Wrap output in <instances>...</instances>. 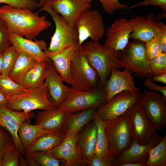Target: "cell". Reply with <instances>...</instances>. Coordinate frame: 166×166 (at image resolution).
Returning a JSON list of instances; mask_svg holds the SVG:
<instances>
[{"label": "cell", "mask_w": 166, "mask_h": 166, "mask_svg": "<svg viewBox=\"0 0 166 166\" xmlns=\"http://www.w3.org/2000/svg\"><path fill=\"white\" fill-rule=\"evenodd\" d=\"M0 19L5 22L9 32L31 40H36L41 32L51 25L45 16H40L28 9L8 5L0 7Z\"/></svg>", "instance_id": "obj_1"}, {"label": "cell", "mask_w": 166, "mask_h": 166, "mask_svg": "<svg viewBox=\"0 0 166 166\" xmlns=\"http://www.w3.org/2000/svg\"><path fill=\"white\" fill-rule=\"evenodd\" d=\"M80 50L90 66L97 72L100 80L99 86L103 88L112 70L121 67L120 51L91 41L82 44Z\"/></svg>", "instance_id": "obj_2"}, {"label": "cell", "mask_w": 166, "mask_h": 166, "mask_svg": "<svg viewBox=\"0 0 166 166\" xmlns=\"http://www.w3.org/2000/svg\"><path fill=\"white\" fill-rule=\"evenodd\" d=\"M105 132L109 152L117 158L130 147L133 140L129 113L105 121Z\"/></svg>", "instance_id": "obj_3"}, {"label": "cell", "mask_w": 166, "mask_h": 166, "mask_svg": "<svg viewBox=\"0 0 166 166\" xmlns=\"http://www.w3.org/2000/svg\"><path fill=\"white\" fill-rule=\"evenodd\" d=\"M119 59L121 67L127 69L137 77L152 79L154 75L146 56L144 42L136 40L129 42L120 51Z\"/></svg>", "instance_id": "obj_4"}, {"label": "cell", "mask_w": 166, "mask_h": 166, "mask_svg": "<svg viewBox=\"0 0 166 166\" xmlns=\"http://www.w3.org/2000/svg\"><path fill=\"white\" fill-rule=\"evenodd\" d=\"M71 89L75 91L91 90L97 87L99 77L80 49L74 53L70 66Z\"/></svg>", "instance_id": "obj_5"}, {"label": "cell", "mask_w": 166, "mask_h": 166, "mask_svg": "<svg viewBox=\"0 0 166 166\" xmlns=\"http://www.w3.org/2000/svg\"><path fill=\"white\" fill-rule=\"evenodd\" d=\"M6 106L12 110L25 112L54 108L49 99L47 88L44 84L22 93L9 96Z\"/></svg>", "instance_id": "obj_6"}, {"label": "cell", "mask_w": 166, "mask_h": 166, "mask_svg": "<svg viewBox=\"0 0 166 166\" xmlns=\"http://www.w3.org/2000/svg\"><path fill=\"white\" fill-rule=\"evenodd\" d=\"M106 93L98 86L88 91H73L57 108L67 113H75L95 108L97 109L106 103Z\"/></svg>", "instance_id": "obj_7"}, {"label": "cell", "mask_w": 166, "mask_h": 166, "mask_svg": "<svg viewBox=\"0 0 166 166\" xmlns=\"http://www.w3.org/2000/svg\"><path fill=\"white\" fill-rule=\"evenodd\" d=\"M42 11L50 14L55 25V31L51 38L48 51L56 52L66 46L78 43V32L75 26H70L61 15L49 6H43L36 12L38 13Z\"/></svg>", "instance_id": "obj_8"}, {"label": "cell", "mask_w": 166, "mask_h": 166, "mask_svg": "<svg viewBox=\"0 0 166 166\" xmlns=\"http://www.w3.org/2000/svg\"><path fill=\"white\" fill-rule=\"evenodd\" d=\"M74 26L77 31L78 43L80 46L89 38L94 42H99L105 34L103 19L96 10L89 9L81 13Z\"/></svg>", "instance_id": "obj_9"}, {"label": "cell", "mask_w": 166, "mask_h": 166, "mask_svg": "<svg viewBox=\"0 0 166 166\" xmlns=\"http://www.w3.org/2000/svg\"><path fill=\"white\" fill-rule=\"evenodd\" d=\"M141 93L133 94L124 91L115 95L108 102L97 109V114L105 121L128 113L139 104Z\"/></svg>", "instance_id": "obj_10"}, {"label": "cell", "mask_w": 166, "mask_h": 166, "mask_svg": "<svg viewBox=\"0 0 166 166\" xmlns=\"http://www.w3.org/2000/svg\"><path fill=\"white\" fill-rule=\"evenodd\" d=\"M166 97L161 93L144 90L139 104L157 130L166 125Z\"/></svg>", "instance_id": "obj_11"}, {"label": "cell", "mask_w": 166, "mask_h": 166, "mask_svg": "<svg viewBox=\"0 0 166 166\" xmlns=\"http://www.w3.org/2000/svg\"><path fill=\"white\" fill-rule=\"evenodd\" d=\"M31 111H18L11 110L6 106H0V126L6 130L12 137L16 148L25 156L24 149L18 136V131L21 124L25 122H30L35 117Z\"/></svg>", "instance_id": "obj_12"}, {"label": "cell", "mask_w": 166, "mask_h": 166, "mask_svg": "<svg viewBox=\"0 0 166 166\" xmlns=\"http://www.w3.org/2000/svg\"><path fill=\"white\" fill-rule=\"evenodd\" d=\"M128 21L132 30L129 38L144 43L156 36L163 22L153 12L145 16H136Z\"/></svg>", "instance_id": "obj_13"}, {"label": "cell", "mask_w": 166, "mask_h": 166, "mask_svg": "<svg viewBox=\"0 0 166 166\" xmlns=\"http://www.w3.org/2000/svg\"><path fill=\"white\" fill-rule=\"evenodd\" d=\"M47 68L43 84L47 88L49 101L56 108L63 103L74 91L63 83L62 78L50 59L47 62Z\"/></svg>", "instance_id": "obj_14"}, {"label": "cell", "mask_w": 166, "mask_h": 166, "mask_svg": "<svg viewBox=\"0 0 166 166\" xmlns=\"http://www.w3.org/2000/svg\"><path fill=\"white\" fill-rule=\"evenodd\" d=\"M128 113L131 120L133 140L140 144L149 143L156 134L157 130L139 104Z\"/></svg>", "instance_id": "obj_15"}, {"label": "cell", "mask_w": 166, "mask_h": 166, "mask_svg": "<svg viewBox=\"0 0 166 166\" xmlns=\"http://www.w3.org/2000/svg\"><path fill=\"white\" fill-rule=\"evenodd\" d=\"M131 71L125 68L123 71L114 69L111 71L110 78L106 81L103 89L106 93V103L115 95L124 91L135 94L139 92L136 87Z\"/></svg>", "instance_id": "obj_16"}, {"label": "cell", "mask_w": 166, "mask_h": 166, "mask_svg": "<svg viewBox=\"0 0 166 166\" xmlns=\"http://www.w3.org/2000/svg\"><path fill=\"white\" fill-rule=\"evenodd\" d=\"M132 32L129 22L126 18L117 19L107 29L104 45L114 50L121 51L128 43Z\"/></svg>", "instance_id": "obj_17"}, {"label": "cell", "mask_w": 166, "mask_h": 166, "mask_svg": "<svg viewBox=\"0 0 166 166\" xmlns=\"http://www.w3.org/2000/svg\"><path fill=\"white\" fill-rule=\"evenodd\" d=\"M67 114L66 112L58 108L39 111L35 117V124L47 133L65 136Z\"/></svg>", "instance_id": "obj_18"}, {"label": "cell", "mask_w": 166, "mask_h": 166, "mask_svg": "<svg viewBox=\"0 0 166 166\" xmlns=\"http://www.w3.org/2000/svg\"><path fill=\"white\" fill-rule=\"evenodd\" d=\"M81 47L77 43L66 46L56 52H49L48 49L45 52L46 57L52 61L63 81L70 85L71 84V61L75 52Z\"/></svg>", "instance_id": "obj_19"}, {"label": "cell", "mask_w": 166, "mask_h": 166, "mask_svg": "<svg viewBox=\"0 0 166 166\" xmlns=\"http://www.w3.org/2000/svg\"><path fill=\"white\" fill-rule=\"evenodd\" d=\"M49 5L72 26H74L80 15L92 6L91 2L81 0H52Z\"/></svg>", "instance_id": "obj_20"}, {"label": "cell", "mask_w": 166, "mask_h": 166, "mask_svg": "<svg viewBox=\"0 0 166 166\" xmlns=\"http://www.w3.org/2000/svg\"><path fill=\"white\" fill-rule=\"evenodd\" d=\"M163 136L156 133L149 143L140 144L133 140L130 147L122 153L116 159L115 166L131 162L146 163L148 157L147 150L153 147L162 140Z\"/></svg>", "instance_id": "obj_21"}, {"label": "cell", "mask_w": 166, "mask_h": 166, "mask_svg": "<svg viewBox=\"0 0 166 166\" xmlns=\"http://www.w3.org/2000/svg\"><path fill=\"white\" fill-rule=\"evenodd\" d=\"M8 38L12 45L19 52H25L38 62L47 61L49 59L45 54L48 48L44 40L36 39L33 41L9 31Z\"/></svg>", "instance_id": "obj_22"}, {"label": "cell", "mask_w": 166, "mask_h": 166, "mask_svg": "<svg viewBox=\"0 0 166 166\" xmlns=\"http://www.w3.org/2000/svg\"><path fill=\"white\" fill-rule=\"evenodd\" d=\"M78 133L65 137L59 144L48 151L55 157L64 160V166L82 165L77 145Z\"/></svg>", "instance_id": "obj_23"}, {"label": "cell", "mask_w": 166, "mask_h": 166, "mask_svg": "<svg viewBox=\"0 0 166 166\" xmlns=\"http://www.w3.org/2000/svg\"><path fill=\"white\" fill-rule=\"evenodd\" d=\"M97 134V128L94 121L93 124L78 133L77 145L82 166L88 165L95 152Z\"/></svg>", "instance_id": "obj_24"}, {"label": "cell", "mask_w": 166, "mask_h": 166, "mask_svg": "<svg viewBox=\"0 0 166 166\" xmlns=\"http://www.w3.org/2000/svg\"><path fill=\"white\" fill-rule=\"evenodd\" d=\"M97 109L92 108L75 113H67L65 128V137L78 133L91 120H93Z\"/></svg>", "instance_id": "obj_25"}, {"label": "cell", "mask_w": 166, "mask_h": 166, "mask_svg": "<svg viewBox=\"0 0 166 166\" xmlns=\"http://www.w3.org/2000/svg\"><path fill=\"white\" fill-rule=\"evenodd\" d=\"M65 137L63 135L45 133L38 137L30 146L24 148L25 156L37 151H49L59 144Z\"/></svg>", "instance_id": "obj_26"}, {"label": "cell", "mask_w": 166, "mask_h": 166, "mask_svg": "<svg viewBox=\"0 0 166 166\" xmlns=\"http://www.w3.org/2000/svg\"><path fill=\"white\" fill-rule=\"evenodd\" d=\"M37 62L25 52H20L8 77L16 83L23 86L25 75Z\"/></svg>", "instance_id": "obj_27"}, {"label": "cell", "mask_w": 166, "mask_h": 166, "mask_svg": "<svg viewBox=\"0 0 166 166\" xmlns=\"http://www.w3.org/2000/svg\"><path fill=\"white\" fill-rule=\"evenodd\" d=\"M48 61H38L29 70L24 77L23 86L30 89L43 84L47 73Z\"/></svg>", "instance_id": "obj_28"}, {"label": "cell", "mask_w": 166, "mask_h": 166, "mask_svg": "<svg viewBox=\"0 0 166 166\" xmlns=\"http://www.w3.org/2000/svg\"><path fill=\"white\" fill-rule=\"evenodd\" d=\"M93 120L97 128L96 146L94 154L101 158H108L114 156L111 154L109 149V143L105 132V121L97 114Z\"/></svg>", "instance_id": "obj_29"}, {"label": "cell", "mask_w": 166, "mask_h": 166, "mask_svg": "<svg viewBox=\"0 0 166 166\" xmlns=\"http://www.w3.org/2000/svg\"><path fill=\"white\" fill-rule=\"evenodd\" d=\"M45 133V131L38 125L27 122L22 123L18 131V136L24 148L31 144L38 137Z\"/></svg>", "instance_id": "obj_30"}, {"label": "cell", "mask_w": 166, "mask_h": 166, "mask_svg": "<svg viewBox=\"0 0 166 166\" xmlns=\"http://www.w3.org/2000/svg\"><path fill=\"white\" fill-rule=\"evenodd\" d=\"M148 154L147 166H166V136L160 142L147 151Z\"/></svg>", "instance_id": "obj_31"}, {"label": "cell", "mask_w": 166, "mask_h": 166, "mask_svg": "<svg viewBox=\"0 0 166 166\" xmlns=\"http://www.w3.org/2000/svg\"><path fill=\"white\" fill-rule=\"evenodd\" d=\"M19 52L13 45L5 49L3 52V64L1 73L8 76L12 70Z\"/></svg>", "instance_id": "obj_32"}, {"label": "cell", "mask_w": 166, "mask_h": 166, "mask_svg": "<svg viewBox=\"0 0 166 166\" xmlns=\"http://www.w3.org/2000/svg\"><path fill=\"white\" fill-rule=\"evenodd\" d=\"M41 166H61L65 165V161L57 158L48 151H37L28 155Z\"/></svg>", "instance_id": "obj_33"}, {"label": "cell", "mask_w": 166, "mask_h": 166, "mask_svg": "<svg viewBox=\"0 0 166 166\" xmlns=\"http://www.w3.org/2000/svg\"><path fill=\"white\" fill-rule=\"evenodd\" d=\"M0 88L9 96L20 94L27 91L29 89L16 83L8 76L0 73Z\"/></svg>", "instance_id": "obj_34"}, {"label": "cell", "mask_w": 166, "mask_h": 166, "mask_svg": "<svg viewBox=\"0 0 166 166\" xmlns=\"http://www.w3.org/2000/svg\"><path fill=\"white\" fill-rule=\"evenodd\" d=\"M15 148V143L11 136L6 130L0 126V166H2L5 153Z\"/></svg>", "instance_id": "obj_35"}, {"label": "cell", "mask_w": 166, "mask_h": 166, "mask_svg": "<svg viewBox=\"0 0 166 166\" xmlns=\"http://www.w3.org/2000/svg\"><path fill=\"white\" fill-rule=\"evenodd\" d=\"M149 61L154 75L166 73V52H162Z\"/></svg>", "instance_id": "obj_36"}, {"label": "cell", "mask_w": 166, "mask_h": 166, "mask_svg": "<svg viewBox=\"0 0 166 166\" xmlns=\"http://www.w3.org/2000/svg\"><path fill=\"white\" fill-rule=\"evenodd\" d=\"M0 3L19 9H28L33 10L38 7L37 0H0Z\"/></svg>", "instance_id": "obj_37"}, {"label": "cell", "mask_w": 166, "mask_h": 166, "mask_svg": "<svg viewBox=\"0 0 166 166\" xmlns=\"http://www.w3.org/2000/svg\"><path fill=\"white\" fill-rule=\"evenodd\" d=\"M103 10L108 14L112 15L117 10H127L128 6L120 3L118 0H98Z\"/></svg>", "instance_id": "obj_38"}, {"label": "cell", "mask_w": 166, "mask_h": 166, "mask_svg": "<svg viewBox=\"0 0 166 166\" xmlns=\"http://www.w3.org/2000/svg\"><path fill=\"white\" fill-rule=\"evenodd\" d=\"M149 5L159 6L162 10V12L158 14L157 17L160 19L162 18H166V0H144L140 1L136 4L128 8L127 10L139 6H144L147 7Z\"/></svg>", "instance_id": "obj_39"}, {"label": "cell", "mask_w": 166, "mask_h": 166, "mask_svg": "<svg viewBox=\"0 0 166 166\" xmlns=\"http://www.w3.org/2000/svg\"><path fill=\"white\" fill-rule=\"evenodd\" d=\"M147 57L149 61L162 52L155 37L144 43Z\"/></svg>", "instance_id": "obj_40"}, {"label": "cell", "mask_w": 166, "mask_h": 166, "mask_svg": "<svg viewBox=\"0 0 166 166\" xmlns=\"http://www.w3.org/2000/svg\"><path fill=\"white\" fill-rule=\"evenodd\" d=\"M21 154L16 148L7 152L3 156L2 166H18Z\"/></svg>", "instance_id": "obj_41"}, {"label": "cell", "mask_w": 166, "mask_h": 166, "mask_svg": "<svg viewBox=\"0 0 166 166\" xmlns=\"http://www.w3.org/2000/svg\"><path fill=\"white\" fill-rule=\"evenodd\" d=\"M9 30L5 22L0 21V52L12 45L8 38Z\"/></svg>", "instance_id": "obj_42"}, {"label": "cell", "mask_w": 166, "mask_h": 166, "mask_svg": "<svg viewBox=\"0 0 166 166\" xmlns=\"http://www.w3.org/2000/svg\"><path fill=\"white\" fill-rule=\"evenodd\" d=\"M117 157L113 156L108 158H101L93 154L88 166H115Z\"/></svg>", "instance_id": "obj_43"}, {"label": "cell", "mask_w": 166, "mask_h": 166, "mask_svg": "<svg viewBox=\"0 0 166 166\" xmlns=\"http://www.w3.org/2000/svg\"><path fill=\"white\" fill-rule=\"evenodd\" d=\"M144 85L148 90L159 92L166 97V86H162L155 84L150 78H147L144 81Z\"/></svg>", "instance_id": "obj_44"}, {"label": "cell", "mask_w": 166, "mask_h": 166, "mask_svg": "<svg viewBox=\"0 0 166 166\" xmlns=\"http://www.w3.org/2000/svg\"><path fill=\"white\" fill-rule=\"evenodd\" d=\"M156 37L162 52H166V26L163 22Z\"/></svg>", "instance_id": "obj_45"}, {"label": "cell", "mask_w": 166, "mask_h": 166, "mask_svg": "<svg viewBox=\"0 0 166 166\" xmlns=\"http://www.w3.org/2000/svg\"><path fill=\"white\" fill-rule=\"evenodd\" d=\"M152 79V81L166 84V73L154 75Z\"/></svg>", "instance_id": "obj_46"}, {"label": "cell", "mask_w": 166, "mask_h": 166, "mask_svg": "<svg viewBox=\"0 0 166 166\" xmlns=\"http://www.w3.org/2000/svg\"><path fill=\"white\" fill-rule=\"evenodd\" d=\"M8 96L0 88V106H6L8 101Z\"/></svg>", "instance_id": "obj_47"}, {"label": "cell", "mask_w": 166, "mask_h": 166, "mask_svg": "<svg viewBox=\"0 0 166 166\" xmlns=\"http://www.w3.org/2000/svg\"><path fill=\"white\" fill-rule=\"evenodd\" d=\"M27 166H40L39 164L31 157L28 156H25Z\"/></svg>", "instance_id": "obj_48"}, {"label": "cell", "mask_w": 166, "mask_h": 166, "mask_svg": "<svg viewBox=\"0 0 166 166\" xmlns=\"http://www.w3.org/2000/svg\"><path fill=\"white\" fill-rule=\"evenodd\" d=\"M121 166H147L146 163L131 162L123 164Z\"/></svg>", "instance_id": "obj_49"}, {"label": "cell", "mask_w": 166, "mask_h": 166, "mask_svg": "<svg viewBox=\"0 0 166 166\" xmlns=\"http://www.w3.org/2000/svg\"><path fill=\"white\" fill-rule=\"evenodd\" d=\"M52 0H39L38 2V7L49 5L50 2Z\"/></svg>", "instance_id": "obj_50"}, {"label": "cell", "mask_w": 166, "mask_h": 166, "mask_svg": "<svg viewBox=\"0 0 166 166\" xmlns=\"http://www.w3.org/2000/svg\"><path fill=\"white\" fill-rule=\"evenodd\" d=\"M23 156L21 154L19 160L18 166H27V163L25 158H24Z\"/></svg>", "instance_id": "obj_51"}, {"label": "cell", "mask_w": 166, "mask_h": 166, "mask_svg": "<svg viewBox=\"0 0 166 166\" xmlns=\"http://www.w3.org/2000/svg\"><path fill=\"white\" fill-rule=\"evenodd\" d=\"M3 64V53L2 52H0V73H1Z\"/></svg>", "instance_id": "obj_52"}, {"label": "cell", "mask_w": 166, "mask_h": 166, "mask_svg": "<svg viewBox=\"0 0 166 166\" xmlns=\"http://www.w3.org/2000/svg\"><path fill=\"white\" fill-rule=\"evenodd\" d=\"M82 1L85 2H91V1L94 0H81Z\"/></svg>", "instance_id": "obj_53"}, {"label": "cell", "mask_w": 166, "mask_h": 166, "mask_svg": "<svg viewBox=\"0 0 166 166\" xmlns=\"http://www.w3.org/2000/svg\"><path fill=\"white\" fill-rule=\"evenodd\" d=\"M1 19H0V21Z\"/></svg>", "instance_id": "obj_54"}, {"label": "cell", "mask_w": 166, "mask_h": 166, "mask_svg": "<svg viewBox=\"0 0 166 166\" xmlns=\"http://www.w3.org/2000/svg\"></svg>", "instance_id": "obj_55"}]
</instances>
